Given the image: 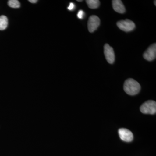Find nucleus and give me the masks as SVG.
<instances>
[{
	"label": "nucleus",
	"instance_id": "obj_1",
	"mask_svg": "<svg viewBox=\"0 0 156 156\" xmlns=\"http://www.w3.org/2000/svg\"><path fill=\"white\" fill-rule=\"evenodd\" d=\"M124 89L125 92L128 95H136L140 91V86L137 81L130 78L125 81Z\"/></svg>",
	"mask_w": 156,
	"mask_h": 156
},
{
	"label": "nucleus",
	"instance_id": "obj_2",
	"mask_svg": "<svg viewBox=\"0 0 156 156\" xmlns=\"http://www.w3.org/2000/svg\"><path fill=\"white\" fill-rule=\"evenodd\" d=\"M140 111L145 114H155L156 112V101L153 100L146 101L140 107Z\"/></svg>",
	"mask_w": 156,
	"mask_h": 156
},
{
	"label": "nucleus",
	"instance_id": "obj_3",
	"mask_svg": "<svg viewBox=\"0 0 156 156\" xmlns=\"http://www.w3.org/2000/svg\"><path fill=\"white\" fill-rule=\"evenodd\" d=\"M119 28L125 32H130L134 30L135 25L134 22L130 20H120L117 23Z\"/></svg>",
	"mask_w": 156,
	"mask_h": 156
},
{
	"label": "nucleus",
	"instance_id": "obj_4",
	"mask_svg": "<svg viewBox=\"0 0 156 156\" xmlns=\"http://www.w3.org/2000/svg\"><path fill=\"white\" fill-rule=\"evenodd\" d=\"M100 20L96 15H92L89 17L88 21V28L90 33H92L97 30L100 25Z\"/></svg>",
	"mask_w": 156,
	"mask_h": 156
},
{
	"label": "nucleus",
	"instance_id": "obj_5",
	"mask_svg": "<svg viewBox=\"0 0 156 156\" xmlns=\"http://www.w3.org/2000/svg\"><path fill=\"white\" fill-rule=\"evenodd\" d=\"M119 134L121 139L126 142H131L134 138L132 132L126 128H120L119 129Z\"/></svg>",
	"mask_w": 156,
	"mask_h": 156
},
{
	"label": "nucleus",
	"instance_id": "obj_6",
	"mask_svg": "<svg viewBox=\"0 0 156 156\" xmlns=\"http://www.w3.org/2000/svg\"><path fill=\"white\" fill-rule=\"evenodd\" d=\"M104 54L107 61L110 64H112L115 60V55L113 49L108 44L104 46Z\"/></svg>",
	"mask_w": 156,
	"mask_h": 156
},
{
	"label": "nucleus",
	"instance_id": "obj_7",
	"mask_svg": "<svg viewBox=\"0 0 156 156\" xmlns=\"http://www.w3.org/2000/svg\"><path fill=\"white\" fill-rule=\"evenodd\" d=\"M144 58L147 61L154 60L156 57V44H153L149 47L147 50L143 54Z\"/></svg>",
	"mask_w": 156,
	"mask_h": 156
},
{
	"label": "nucleus",
	"instance_id": "obj_8",
	"mask_svg": "<svg viewBox=\"0 0 156 156\" xmlns=\"http://www.w3.org/2000/svg\"><path fill=\"white\" fill-rule=\"evenodd\" d=\"M112 4L113 8L116 12L120 14H123L126 12V8L121 0L112 1Z\"/></svg>",
	"mask_w": 156,
	"mask_h": 156
},
{
	"label": "nucleus",
	"instance_id": "obj_9",
	"mask_svg": "<svg viewBox=\"0 0 156 156\" xmlns=\"http://www.w3.org/2000/svg\"><path fill=\"white\" fill-rule=\"evenodd\" d=\"M8 25V19L5 15L0 16V30H3L7 28Z\"/></svg>",
	"mask_w": 156,
	"mask_h": 156
},
{
	"label": "nucleus",
	"instance_id": "obj_10",
	"mask_svg": "<svg viewBox=\"0 0 156 156\" xmlns=\"http://www.w3.org/2000/svg\"><path fill=\"white\" fill-rule=\"evenodd\" d=\"M86 2L88 7L91 9H97L100 5V2L98 0H87Z\"/></svg>",
	"mask_w": 156,
	"mask_h": 156
},
{
	"label": "nucleus",
	"instance_id": "obj_11",
	"mask_svg": "<svg viewBox=\"0 0 156 156\" xmlns=\"http://www.w3.org/2000/svg\"><path fill=\"white\" fill-rule=\"evenodd\" d=\"M8 3L9 7L14 9L19 8L20 6V3L17 0H9Z\"/></svg>",
	"mask_w": 156,
	"mask_h": 156
},
{
	"label": "nucleus",
	"instance_id": "obj_12",
	"mask_svg": "<svg viewBox=\"0 0 156 156\" xmlns=\"http://www.w3.org/2000/svg\"><path fill=\"white\" fill-rule=\"evenodd\" d=\"M84 15H85V13H84V11H82V10H80V11L78 12L77 17L79 19H82L83 18Z\"/></svg>",
	"mask_w": 156,
	"mask_h": 156
},
{
	"label": "nucleus",
	"instance_id": "obj_13",
	"mask_svg": "<svg viewBox=\"0 0 156 156\" xmlns=\"http://www.w3.org/2000/svg\"><path fill=\"white\" fill-rule=\"evenodd\" d=\"M75 8V5L73 3H70L69 4V5L68 7V10H70V11H72L73 9H74Z\"/></svg>",
	"mask_w": 156,
	"mask_h": 156
},
{
	"label": "nucleus",
	"instance_id": "obj_14",
	"mask_svg": "<svg viewBox=\"0 0 156 156\" xmlns=\"http://www.w3.org/2000/svg\"><path fill=\"white\" fill-rule=\"evenodd\" d=\"M29 2L32 3H36L37 2V0H29Z\"/></svg>",
	"mask_w": 156,
	"mask_h": 156
},
{
	"label": "nucleus",
	"instance_id": "obj_15",
	"mask_svg": "<svg viewBox=\"0 0 156 156\" xmlns=\"http://www.w3.org/2000/svg\"><path fill=\"white\" fill-rule=\"evenodd\" d=\"M156 1H154V4H155V6H156Z\"/></svg>",
	"mask_w": 156,
	"mask_h": 156
},
{
	"label": "nucleus",
	"instance_id": "obj_16",
	"mask_svg": "<svg viewBox=\"0 0 156 156\" xmlns=\"http://www.w3.org/2000/svg\"><path fill=\"white\" fill-rule=\"evenodd\" d=\"M82 1H79V0H77V2H82Z\"/></svg>",
	"mask_w": 156,
	"mask_h": 156
}]
</instances>
